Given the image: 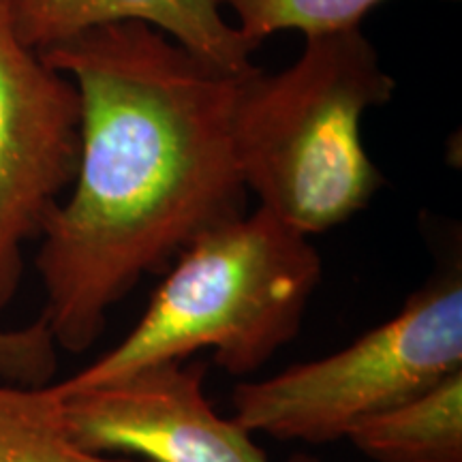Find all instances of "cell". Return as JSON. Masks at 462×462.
Instances as JSON below:
<instances>
[{
  "label": "cell",
  "instance_id": "obj_8",
  "mask_svg": "<svg viewBox=\"0 0 462 462\" xmlns=\"http://www.w3.org/2000/svg\"><path fill=\"white\" fill-rule=\"evenodd\" d=\"M346 439L377 462H462V368L357 421Z\"/></svg>",
  "mask_w": 462,
  "mask_h": 462
},
{
  "label": "cell",
  "instance_id": "obj_1",
  "mask_svg": "<svg viewBox=\"0 0 462 462\" xmlns=\"http://www.w3.org/2000/svg\"><path fill=\"white\" fill-rule=\"evenodd\" d=\"M79 95L73 193L39 231L42 319L82 354L143 274L245 215L234 143L242 75L146 24H109L39 51Z\"/></svg>",
  "mask_w": 462,
  "mask_h": 462
},
{
  "label": "cell",
  "instance_id": "obj_2",
  "mask_svg": "<svg viewBox=\"0 0 462 462\" xmlns=\"http://www.w3.org/2000/svg\"><path fill=\"white\" fill-rule=\"evenodd\" d=\"M394 90L362 28L309 37L281 73L242 75L234 143L246 190L309 238L349 221L383 184L362 118Z\"/></svg>",
  "mask_w": 462,
  "mask_h": 462
},
{
  "label": "cell",
  "instance_id": "obj_12",
  "mask_svg": "<svg viewBox=\"0 0 462 462\" xmlns=\"http://www.w3.org/2000/svg\"><path fill=\"white\" fill-rule=\"evenodd\" d=\"M291 462H319V460H313V458H309V456H296V458H293Z\"/></svg>",
  "mask_w": 462,
  "mask_h": 462
},
{
  "label": "cell",
  "instance_id": "obj_11",
  "mask_svg": "<svg viewBox=\"0 0 462 462\" xmlns=\"http://www.w3.org/2000/svg\"><path fill=\"white\" fill-rule=\"evenodd\" d=\"M56 368V343L39 317L20 330H0V377L20 385H43Z\"/></svg>",
  "mask_w": 462,
  "mask_h": 462
},
{
  "label": "cell",
  "instance_id": "obj_6",
  "mask_svg": "<svg viewBox=\"0 0 462 462\" xmlns=\"http://www.w3.org/2000/svg\"><path fill=\"white\" fill-rule=\"evenodd\" d=\"M204 374V362H163L56 396L67 432L88 452L137 454L146 462H270L251 432L212 409Z\"/></svg>",
  "mask_w": 462,
  "mask_h": 462
},
{
  "label": "cell",
  "instance_id": "obj_10",
  "mask_svg": "<svg viewBox=\"0 0 462 462\" xmlns=\"http://www.w3.org/2000/svg\"><path fill=\"white\" fill-rule=\"evenodd\" d=\"M385 0H215L236 15V28L257 48L265 37L298 31L304 39L360 28L362 20Z\"/></svg>",
  "mask_w": 462,
  "mask_h": 462
},
{
  "label": "cell",
  "instance_id": "obj_5",
  "mask_svg": "<svg viewBox=\"0 0 462 462\" xmlns=\"http://www.w3.org/2000/svg\"><path fill=\"white\" fill-rule=\"evenodd\" d=\"M79 157V95L22 42L14 0H0V313L22 281V246L37 238Z\"/></svg>",
  "mask_w": 462,
  "mask_h": 462
},
{
  "label": "cell",
  "instance_id": "obj_3",
  "mask_svg": "<svg viewBox=\"0 0 462 462\" xmlns=\"http://www.w3.org/2000/svg\"><path fill=\"white\" fill-rule=\"evenodd\" d=\"M319 281L321 257L309 236L259 206L184 248L135 328L51 390L99 388L201 349L215 351L223 371L246 377L296 338Z\"/></svg>",
  "mask_w": 462,
  "mask_h": 462
},
{
  "label": "cell",
  "instance_id": "obj_7",
  "mask_svg": "<svg viewBox=\"0 0 462 462\" xmlns=\"http://www.w3.org/2000/svg\"><path fill=\"white\" fill-rule=\"evenodd\" d=\"M14 20L22 42L37 51L92 28L146 24L223 71L255 69L257 45L225 20L215 0H14Z\"/></svg>",
  "mask_w": 462,
  "mask_h": 462
},
{
  "label": "cell",
  "instance_id": "obj_4",
  "mask_svg": "<svg viewBox=\"0 0 462 462\" xmlns=\"http://www.w3.org/2000/svg\"><path fill=\"white\" fill-rule=\"evenodd\" d=\"M462 368V276L449 270L402 309L337 354L274 377L242 381L231 404L242 429L310 446L346 439L385 411Z\"/></svg>",
  "mask_w": 462,
  "mask_h": 462
},
{
  "label": "cell",
  "instance_id": "obj_9",
  "mask_svg": "<svg viewBox=\"0 0 462 462\" xmlns=\"http://www.w3.org/2000/svg\"><path fill=\"white\" fill-rule=\"evenodd\" d=\"M0 462H146L79 448L50 385H0Z\"/></svg>",
  "mask_w": 462,
  "mask_h": 462
}]
</instances>
